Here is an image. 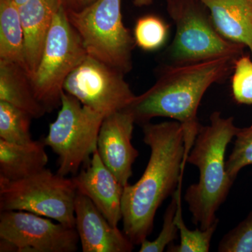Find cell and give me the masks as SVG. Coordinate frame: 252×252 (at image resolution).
<instances>
[{
	"label": "cell",
	"mask_w": 252,
	"mask_h": 252,
	"mask_svg": "<svg viewBox=\"0 0 252 252\" xmlns=\"http://www.w3.org/2000/svg\"><path fill=\"white\" fill-rule=\"evenodd\" d=\"M142 131L150 158L140 180L124 187L122 200L124 233L134 245L152 233L158 209L183 181L187 160L183 128L177 121L147 123Z\"/></svg>",
	"instance_id": "obj_1"
},
{
	"label": "cell",
	"mask_w": 252,
	"mask_h": 252,
	"mask_svg": "<svg viewBox=\"0 0 252 252\" xmlns=\"http://www.w3.org/2000/svg\"><path fill=\"white\" fill-rule=\"evenodd\" d=\"M237 59L220 58L179 66H162L148 91L135 96L125 109L135 124L143 126L153 118L177 121L183 128L188 158L200 125L197 113L207 89L233 72Z\"/></svg>",
	"instance_id": "obj_2"
},
{
	"label": "cell",
	"mask_w": 252,
	"mask_h": 252,
	"mask_svg": "<svg viewBox=\"0 0 252 252\" xmlns=\"http://www.w3.org/2000/svg\"><path fill=\"white\" fill-rule=\"evenodd\" d=\"M239 127L234 118L212 113L210 124L200 126L187 162L198 168L199 180L186 190L185 200L194 224L206 230L218 219L216 213L225 201L234 181L225 170V151Z\"/></svg>",
	"instance_id": "obj_3"
},
{
	"label": "cell",
	"mask_w": 252,
	"mask_h": 252,
	"mask_svg": "<svg viewBox=\"0 0 252 252\" xmlns=\"http://www.w3.org/2000/svg\"><path fill=\"white\" fill-rule=\"evenodd\" d=\"M175 23V38L162 66H179L220 58L238 59L245 46L228 40L217 31L210 11L200 0H166Z\"/></svg>",
	"instance_id": "obj_4"
},
{
	"label": "cell",
	"mask_w": 252,
	"mask_h": 252,
	"mask_svg": "<svg viewBox=\"0 0 252 252\" xmlns=\"http://www.w3.org/2000/svg\"><path fill=\"white\" fill-rule=\"evenodd\" d=\"M66 11L88 56L125 75L132 70L136 44L123 21L122 0H97L81 11Z\"/></svg>",
	"instance_id": "obj_5"
},
{
	"label": "cell",
	"mask_w": 252,
	"mask_h": 252,
	"mask_svg": "<svg viewBox=\"0 0 252 252\" xmlns=\"http://www.w3.org/2000/svg\"><path fill=\"white\" fill-rule=\"evenodd\" d=\"M77 193L72 178L49 169L22 180L0 177V211L32 212L75 228Z\"/></svg>",
	"instance_id": "obj_6"
},
{
	"label": "cell",
	"mask_w": 252,
	"mask_h": 252,
	"mask_svg": "<svg viewBox=\"0 0 252 252\" xmlns=\"http://www.w3.org/2000/svg\"><path fill=\"white\" fill-rule=\"evenodd\" d=\"M104 117L63 93L57 118L49 126L44 142L58 157L59 175H76L81 165L90 161L97 149Z\"/></svg>",
	"instance_id": "obj_7"
},
{
	"label": "cell",
	"mask_w": 252,
	"mask_h": 252,
	"mask_svg": "<svg viewBox=\"0 0 252 252\" xmlns=\"http://www.w3.org/2000/svg\"><path fill=\"white\" fill-rule=\"evenodd\" d=\"M87 56L63 5L55 16L39 65L31 78L36 98L46 112L61 107L64 81Z\"/></svg>",
	"instance_id": "obj_8"
},
{
	"label": "cell",
	"mask_w": 252,
	"mask_h": 252,
	"mask_svg": "<svg viewBox=\"0 0 252 252\" xmlns=\"http://www.w3.org/2000/svg\"><path fill=\"white\" fill-rule=\"evenodd\" d=\"M125 74L87 56L68 76L63 90L104 117L125 110L135 97Z\"/></svg>",
	"instance_id": "obj_9"
},
{
	"label": "cell",
	"mask_w": 252,
	"mask_h": 252,
	"mask_svg": "<svg viewBox=\"0 0 252 252\" xmlns=\"http://www.w3.org/2000/svg\"><path fill=\"white\" fill-rule=\"evenodd\" d=\"M0 238L17 252H75L79 241L75 228L25 211L1 212Z\"/></svg>",
	"instance_id": "obj_10"
},
{
	"label": "cell",
	"mask_w": 252,
	"mask_h": 252,
	"mask_svg": "<svg viewBox=\"0 0 252 252\" xmlns=\"http://www.w3.org/2000/svg\"><path fill=\"white\" fill-rule=\"evenodd\" d=\"M133 117L124 110L104 117L97 140V152L105 166L123 187L132 175V165L139 152L132 144Z\"/></svg>",
	"instance_id": "obj_11"
},
{
	"label": "cell",
	"mask_w": 252,
	"mask_h": 252,
	"mask_svg": "<svg viewBox=\"0 0 252 252\" xmlns=\"http://www.w3.org/2000/svg\"><path fill=\"white\" fill-rule=\"evenodd\" d=\"M75 228L83 252H131L132 242L114 226L86 195L78 192L75 200Z\"/></svg>",
	"instance_id": "obj_12"
},
{
	"label": "cell",
	"mask_w": 252,
	"mask_h": 252,
	"mask_svg": "<svg viewBox=\"0 0 252 252\" xmlns=\"http://www.w3.org/2000/svg\"><path fill=\"white\" fill-rule=\"evenodd\" d=\"M77 192L90 198L114 226L122 220V200L124 187L104 165L97 150L87 166L72 177Z\"/></svg>",
	"instance_id": "obj_13"
},
{
	"label": "cell",
	"mask_w": 252,
	"mask_h": 252,
	"mask_svg": "<svg viewBox=\"0 0 252 252\" xmlns=\"http://www.w3.org/2000/svg\"><path fill=\"white\" fill-rule=\"evenodd\" d=\"M62 0H28L19 6L24 32L25 57L31 77L36 72L55 16Z\"/></svg>",
	"instance_id": "obj_14"
},
{
	"label": "cell",
	"mask_w": 252,
	"mask_h": 252,
	"mask_svg": "<svg viewBox=\"0 0 252 252\" xmlns=\"http://www.w3.org/2000/svg\"><path fill=\"white\" fill-rule=\"evenodd\" d=\"M223 37L248 47L252 57V0H200Z\"/></svg>",
	"instance_id": "obj_15"
},
{
	"label": "cell",
	"mask_w": 252,
	"mask_h": 252,
	"mask_svg": "<svg viewBox=\"0 0 252 252\" xmlns=\"http://www.w3.org/2000/svg\"><path fill=\"white\" fill-rule=\"evenodd\" d=\"M44 141L11 143L0 139V177L22 180L46 168L49 157Z\"/></svg>",
	"instance_id": "obj_16"
},
{
	"label": "cell",
	"mask_w": 252,
	"mask_h": 252,
	"mask_svg": "<svg viewBox=\"0 0 252 252\" xmlns=\"http://www.w3.org/2000/svg\"><path fill=\"white\" fill-rule=\"evenodd\" d=\"M0 101L23 109L36 119L47 113L36 98L27 71L4 60H0Z\"/></svg>",
	"instance_id": "obj_17"
},
{
	"label": "cell",
	"mask_w": 252,
	"mask_h": 252,
	"mask_svg": "<svg viewBox=\"0 0 252 252\" xmlns=\"http://www.w3.org/2000/svg\"><path fill=\"white\" fill-rule=\"evenodd\" d=\"M0 60L16 63L27 71L19 6L14 0H0Z\"/></svg>",
	"instance_id": "obj_18"
},
{
	"label": "cell",
	"mask_w": 252,
	"mask_h": 252,
	"mask_svg": "<svg viewBox=\"0 0 252 252\" xmlns=\"http://www.w3.org/2000/svg\"><path fill=\"white\" fill-rule=\"evenodd\" d=\"M31 114L12 104L0 101V139L11 143L32 141Z\"/></svg>",
	"instance_id": "obj_19"
},
{
	"label": "cell",
	"mask_w": 252,
	"mask_h": 252,
	"mask_svg": "<svg viewBox=\"0 0 252 252\" xmlns=\"http://www.w3.org/2000/svg\"><path fill=\"white\" fill-rule=\"evenodd\" d=\"M175 222L180 231V243H173L167 248L168 252H207L210 251L211 240L218 226L219 220L206 230L200 228L189 229L182 216V197L179 199L178 207L176 212Z\"/></svg>",
	"instance_id": "obj_20"
},
{
	"label": "cell",
	"mask_w": 252,
	"mask_h": 252,
	"mask_svg": "<svg viewBox=\"0 0 252 252\" xmlns=\"http://www.w3.org/2000/svg\"><path fill=\"white\" fill-rule=\"evenodd\" d=\"M168 31L166 23L157 16L149 15L139 18L133 32L136 46L147 51L158 49L165 44Z\"/></svg>",
	"instance_id": "obj_21"
},
{
	"label": "cell",
	"mask_w": 252,
	"mask_h": 252,
	"mask_svg": "<svg viewBox=\"0 0 252 252\" xmlns=\"http://www.w3.org/2000/svg\"><path fill=\"white\" fill-rule=\"evenodd\" d=\"M182 183L173 195L163 217L161 231L154 241L145 240L140 245V252H162L171 245L180 234L179 228L175 222L176 212L178 207L179 199L182 197Z\"/></svg>",
	"instance_id": "obj_22"
},
{
	"label": "cell",
	"mask_w": 252,
	"mask_h": 252,
	"mask_svg": "<svg viewBox=\"0 0 252 252\" xmlns=\"http://www.w3.org/2000/svg\"><path fill=\"white\" fill-rule=\"evenodd\" d=\"M235 137L234 147L225 160V170L233 181L243 167L252 165V125L238 128Z\"/></svg>",
	"instance_id": "obj_23"
},
{
	"label": "cell",
	"mask_w": 252,
	"mask_h": 252,
	"mask_svg": "<svg viewBox=\"0 0 252 252\" xmlns=\"http://www.w3.org/2000/svg\"><path fill=\"white\" fill-rule=\"evenodd\" d=\"M231 88L238 103L252 104V60L249 56H242L235 61Z\"/></svg>",
	"instance_id": "obj_24"
},
{
	"label": "cell",
	"mask_w": 252,
	"mask_h": 252,
	"mask_svg": "<svg viewBox=\"0 0 252 252\" xmlns=\"http://www.w3.org/2000/svg\"><path fill=\"white\" fill-rule=\"evenodd\" d=\"M220 252H252V212L220 240Z\"/></svg>",
	"instance_id": "obj_25"
},
{
	"label": "cell",
	"mask_w": 252,
	"mask_h": 252,
	"mask_svg": "<svg viewBox=\"0 0 252 252\" xmlns=\"http://www.w3.org/2000/svg\"><path fill=\"white\" fill-rule=\"evenodd\" d=\"M97 0H62L63 5L67 11H79L90 6Z\"/></svg>",
	"instance_id": "obj_26"
},
{
	"label": "cell",
	"mask_w": 252,
	"mask_h": 252,
	"mask_svg": "<svg viewBox=\"0 0 252 252\" xmlns=\"http://www.w3.org/2000/svg\"><path fill=\"white\" fill-rule=\"evenodd\" d=\"M132 3L138 7L149 6L153 2V0H132Z\"/></svg>",
	"instance_id": "obj_27"
},
{
	"label": "cell",
	"mask_w": 252,
	"mask_h": 252,
	"mask_svg": "<svg viewBox=\"0 0 252 252\" xmlns=\"http://www.w3.org/2000/svg\"><path fill=\"white\" fill-rule=\"evenodd\" d=\"M15 2L18 5V6H21V5L25 4L26 1H28V0H14Z\"/></svg>",
	"instance_id": "obj_28"
}]
</instances>
